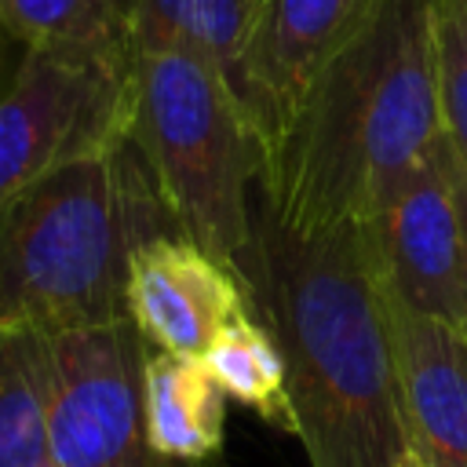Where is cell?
Here are the masks:
<instances>
[{
    "instance_id": "cell-1",
    "label": "cell",
    "mask_w": 467,
    "mask_h": 467,
    "mask_svg": "<svg viewBox=\"0 0 467 467\" xmlns=\"http://www.w3.org/2000/svg\"><path fill=\"white\" fill-rule=\"evenodd\" d=\"M237 277L285 358L292 434L310 467H398L409 434L368 223L296 234L255 197V234Z\"/></svg>"
},
{
    "instance_id": "cell-2",
    "label": "cell",
    "mask_w": 467,
    "mask_h": 467,
    "mask_svg": "<svg viewBox=\"0 0 467 467\" xmlns=\"http://www.w3.org/2000/svg\"><path fill=\"white\" fill-rule=\"evenodd\" d=\"M438 0H376L263 153L259 204L296 234L368 223L441 139Z\"/></svg>"
},
{
    "instance_id": "cell-3",
    "label": "cell",
    "mask_w": 467,
    "mask_h": 467,
    "mask_svg": "<svg viewBox=\"0 0 467 467\" xmlns=\"http://www.w3.org/2000/svg\"><path fill=\"white\" fill-rule=\"evenodd\" d=\"M157 234L182 230L128 139L55 168L0 208V328L128 317L131 255Z\"/></svg>"
},
{
    "instance_id": "cell-4",
    "label": "cell",
    "mask_w": 467,
    "mask_h": 467,
    "mask_svg": "<svg viewBox=\"0 0 467 467\" xmlns=\"http://www.w3.org/2000/svg\"><path fill=\"white\" fill-rule=\"evenodd\" d=\"M128 142L175 226L237 270L255 234L263 142L226 77L186 51H135Z\"/></svg>"
},
{
    "instance_id": "cell-5",
    "label": "cell",
    "mask_w": 467,
    "mask_h": 467,
    "mask_svg": "<svg viewBox=\"0 0 467 467\" xmlns=\"http://www.w3.org/2000/svg\"><path fill=\"white\" fill-rule=\"evenodd\" d=\"M150 343L131 317L47 336V438L55 467H208L168 460L146 427Z\"/></svg>"
},
{
    "instance_id": "cell-6",
    "label": "cell",
    "mask_w": 467,
    "mask_h": 467,
    "mask_svg": "<svg viewBox=\"0 0 467 467\" xmlns=\"http://www.w3.org/2000/svg\"><path fill=\"white\" fill-rule=\"evenodd\" d=\"M131 66L22 51L0 95V208L55 168L128 139Z\"/></svg>"
},
{
    "instance_id": "cell-7",
    "label": "cell",
    "mask_w": 467,
    "mask_h": 467,
    "mask_svg": "<svg viewBox=\"0 0 467 467\" xmlns=\"http://www.w3.org/2000/svg\"><path fill=\"white\" fill-rule=\"evenodd\" d=\"M452 171L456 153L441 131V139L368 219V237L390 299L467 332L463 234Z\"/></svg>"
},
{
    "instance_id": "cell-8",
    "label": "cell",
    "mask_w": 467,
    "mask_h": 467,
    "mask_svg": "<svg viewBox=\"0 0 467 467\" xmlns=\"http://www.w3.org/2000/svg\"><path fill=\"white\" fill-rule=\"evenodd\" d=\"M376 0H252L230 91L263 153L288 128L325 62L365 22Z\"/></svg>"
},
{
    "instance_id": "cell-9",
    "label": "cell",
    "mask_w": 467,
    "mask_h": 467,
    "mask_svg": "<svg viewBox=\"0 0 467 467\" xmlns=\"http://www.w3.org/2000/svg\"><path fill=\"white\" fill-rule=\"evenodd\" d=\"M237 314H252L244 281L186 234H157L131 255L128 317L153 350L204 358Z\"/></svg>"
},
{
    "instance_id": "cell-10",
    "label": "cell",
    "mask_w": 467,
    "mask_h": 467,
    "mask_svg": "<svg viewBox=\"0 0 467 467\" xmlns=\"http://www.w3.org/2000/svg\"><path fill=\"white\" fill-rule=\"evenodd\" d=\"M409 452L427 467H467V332L390 299Z\"/></svg>"
},
{
    "instance_id": "cell-11",
    "label": "cell",
    "mask_w": 467,
    "mask_h": 467,
    "mask_svg": "<svg viewBox=\"0 0 467 467\" xmlns=\"http://www.w3.org/2000/svg\"><path fill=\"white\" fill-rule=\"evenodd\" d=\"M146 427L161 456L182 463H208L223 452L226 390L204 358L168 350L146 354Z\"/></svg>"
},
{
    "instance_id": "cell-12",
    "label": "cell",
    "mask_w": 467,
    "mask_h": 467,
    "mask_svg": "<svg viewBox=\"0 0 467 467\" xmlns=\"http://www.w3.org/2000/svg\"><path fill=\"white\" fill-rule=\"evenodd\" d=\"M0 11L22 51L135 58V0H0Z\"/></svg>"
},
{
    "instance_id": "cell-13",
    "label": "cell",
    "mask_w": 467,
    "mask_h": 467,
    "mask_svg": "<svg viewBox=\"0 0 467 467\" xmlns=\"http://www.w3.org/2000/svg\"><path fill=\"white\" fill-rule=\"evenodd\" d=\"M0 467H55L47 438V336L0 328Z\"/></svg>"
},
{
    "instance_id": "cell-14",
    "label": "cell",
    "mask_w": 467,
    "mask_h": 467,
    "mask_svg": "<svg viewBox=\"0 0 467 467\" xmlns=\"http://www.w3.org/2000/svg\"><path fill=\"white\" fill-rule=\"evenodd\" d=\"M248 11L252 0H135V51H186L230 77Z\"/></svg>"
},
{
    "instance_id": "cell-15",
    "label": "cell",
    "mask_w": 467,
    "mask_h": 467,
    "mask_svg": "<svg viewBox=\"0 0 467 467\" xmlns=\"http://www.w3.org/2000/svg\"><path fill=\"white\" fill-rule=\"evenodd\" d=\"M204 365L226 390L266 423L292 434V405H288V376L285 358L270 336V328L255 314H237L212 339Z\"/></svg>"
},
{
    "instance_id": "cell-16",
    "label": "cell",
    "mask_w": 467,
    "mask_h": 467,
    "mask_svg": "<svg viewBox=\"0 0 467 467\" xmlns=\"http://www.w3.org/2000/svg\"><path fill=\"white\" fill-rule=\"evenodd\" d=\"M438 77H441V131L467 171V0L434 4Z\"/></svg>"
},
{
    "instance_id": "cell-17",
    "label": "cell",
    "mask_w": 467,
    "mask_h": 467,
    "mask_svg": "<svg viewBox=\"0 0 467 467\" xmlns=\"http://www.w3.org/2000/svg\"><path fill=\"white\" fill-rule=\"evenodd\" d=\"M15 47H18V40L11 36L7 22H4V11H0V95L7 91V84H11V77H15L18 62H22V58H11V51H15Z\"/></svg>"
},
{
    "instance_id": "cell-18",
    "label": "cell",
    "mask_w": 467,
    "mask_h": 467,
    "mask_svg": "<svg viewBox=\"0 0 467 467\" xmlns=\"http://www.w3.org/2000/svg\"><path fill=\"white\" fill-rule=\"evenodd\" d=\"M452 179H456V204H460V234H463V296H467V171L460 168V161H456Z\"/></svg>"
},
{
    "instance_id": "cell-19",
    "label": "cell",
    "mask_w": 467,
    "mask_h": 467,
    "mask_svg": "<svg viewBox=\"0 0 467 467\" xmlns=\"http://www.w3.org/2000/svg\"><path fill=\"white\" fill-rule=\"evenodd\" d=\"M398 467H427V463H423V460H416V456H412V452H409V456H405V460H401V463H398Z\"/></svg>"
}]
</instances>
